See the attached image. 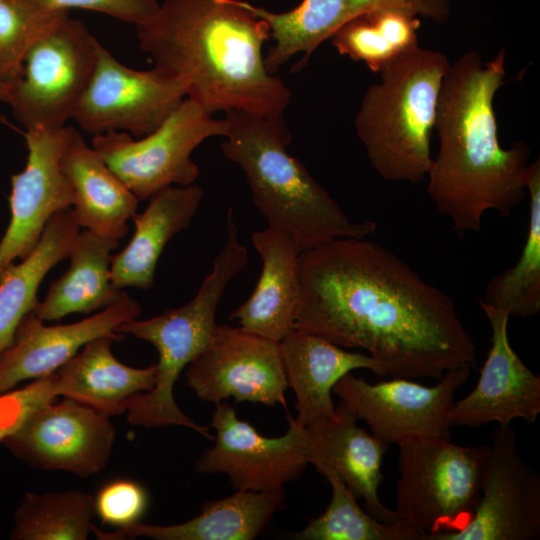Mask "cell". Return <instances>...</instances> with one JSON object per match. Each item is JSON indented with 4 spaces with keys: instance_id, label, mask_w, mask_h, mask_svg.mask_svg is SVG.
Here are the masks:
<instances>
[{
    "instance_id": "25",
    "label": "cell",
    "mask_w": 540,
    "mask_h": 540,
    "mask_svg": "<svg viewBox=\"0 0 540 540\" xmlns=\"http://www.w3.org/2000/svg\"><path fill=\"white\" fill-rule=\"evenodd\" d=\"M284 490L240 491L203 504L200 514L174 525H151L141 521L116 531L104 532L94 524L101 540L145 536L155 540H252L284 508Z\"/></svg>"
},
{
    "instance_id": "35",
    "label": "cell",
    "mask_w": 540,
    "mask_h": 540,
    "mask_svg": "<svg viewBox=\"0 0 540 540\" xmlns=\"http://www.w3.org/2000/svg\"><path fill=\"white\" fill-rule=\"evenodd\" d=\"M57 397L52 373L20 389L0 394V443L13 435L32 412Z\"/></svg>"
},
{
    "instance_id": "13",
    "label": "cell",
    "mask_w": 540,
    "mask_h": 540,
    "mask_svg": "<svg viewBox=\"0 0 540 540\" xmlns=\"http://www.w3.org/2000/svg\"><path fill=\"white\" fill-rule=\"evenodd\" d=\"M279 437L261 435L226 401L216 403L209 427L214 445L197 459L198 473L226 474L240 491H272L297 479L308 464L306 427L289 417Z\"/></svg>"
},
{
    "instance_id": "23",
    "label": "cell",
    "mask_w": 540,
    "mask_h": 540,
    "mask_svg": "<svg viewBox=\"0 0 540 540\" xmlns=\"http://www.w3.org/2000/svg\"><path fill=\"white\" fill-rule=\"evenodd\" d=\"M60 167L73 191L70 210L76 224L107 238L125 236L139 199L72 126Z\"/></svg>"
},
{
    "instance_id": "7",
    "label": "cell",
    "mask_w": 540,
    "mask_h": 540,
    "mask_svg": "<svg viewBox=\"0 0 540 540\" xmlns=\"http://www.w3.org/2000/svg\"><path fill=\"white\" fill-rule=\"evenodd\" d=\"M399 446L396 508L425 540L462 530L481 496L489 446H461L449 439L422 437Z\"/></svg>"
},
{
    "instance_id": "17",
    "label": "cell",
    "mask_w": 540,
    "mask_h": 540,
    "mask_svg": "<svg viewBox=\"0 0 540 540\" xmlns=\"http://www.w3.org/2000/svg\"><path fill=\"white\" fill-rule=\"evenodd\" d=\"M479 305L491 326V347L474 389L454 402L451 425L476 428L496 422L508 426L520 418L533 424L540 414V377L512 348L508 338L510 317Z\"/></svg>"
},
{
    "instance_id": "22",
    "label": "cell",
    "mask_w": 540,
    "mask_h": 540,
    "mask_svg": "<svg viewBox=\"0 0 540 540\" xmlns=\"http://www.w3.org/2000/svg\"><path fill=\"white\" fill-rule=\"evenodd\" d=\"M288 387L296 397L298 423L307 426L335 415L332 392L347 373L368 369L385 377L381 365L369 354L345 350L324 337L295 328L280 341Z\"/></svg>"
},
{
    "instance_id": "33",
    "label": "cell",
    "mask_w": 540,
    "mask_h": 540,
    "mask_svg": "<svg viewBox=\"0 0 540 540\" xmlns=\"http://www.w3.org/2000/svg\"><path fill=\"white\" fill-rule=\"evenodd\" d=\"M66 13L69 11L49 9L36 0H0L1 81L13 85L29 48Z\"/></svg>"
},
{
    "instance_id": "14",
    "label": "cell",
    "mask_w": 540,
    "mask_h": 540,
    "mask_svg": "<svg viewBox=\"0 0 540 540\" xmlns=\"http://www.w3.org/2000/svg\"><path fill=\"white\" fill-rule=\"evenodd\" d=\"M539 536L540 475L518 453L515 429L498 425L471 521L460 531L428 540H533Z\"/></svg>"
},
{
    "instance_id": "5",
    "label": "cell",
    "mask_w": 540,
    "mask_h": 540,
    "mask_svg": "<svg viewBox=\"0 0 540 540\" xmlns=\"http://www.w3.org/2000/svg\"><path fill=\"white\" fill-rule=\"evenodd\" d=\"M449 64L442 52L417 45L387 62L378 72L380 82L365 92L356 133L383 179L420 183L427 176L431 132Z\"/></svg>"
},
{
    "instance_id": "11",
    "label": "cell",
    "mask_w": 540,
    "mask_h": 540,
    "mask_svg": "<svg viewBox=\"0 0 540 540\" xmlns=\"http://www.w3.org/2000/svg\"><path fill=\"white\" fill-rule=\"evenodd\" d=\"M186 96L184 80L154 67L130 68L101 46L72 120L93 135L123 131L143 137L156 130Z\"/></svg>"
},
{
    "instance_id": "18",
    "label": "cell",
    "mask_w": 540,
    "mask_h": 540,
    "mask_svg": "<svg viewBox=\"0 0 540 540\" xmlns=\"http://www.w3.org/2000/svg\"><path fill=\"white\" fill-rule=\"evenodd\" d=\"M140 304L126 295L81 321L46 326L32 311L18 325L12 345L0 355V394L27 379L47 376L74 357L87 343L121 335L115 329L141 314Z\"/></svg>"
},
{
    "instance_id": "27",
    "label": "cell",
    "mask_w": 540,
    "mask_h": 540,
    "mask_svg": "<svg viewBox=\"0 0 540 540\" xmlns=\"http://www.w3.org/2000/svg\"><path fill=\"white\" fill-rule=\"evenodd\" d=\"M118 240L83 230L69 253L66 272L51 283L46 297L33 312L43 321L59 320L73 313L102 310L127 292L117 288L111 278L113 251Z\"/></svg>"
},
{
    "instance_id": "16",
    "label": "cell",
    "mask_w": 540,
    "mask_h": 540,
    "mask_svg": "<svg viewBox=\"0 0 540 540\" xmlns=\"http://www.w3.org/2000/svg\"><path fill=\"white\" fill-rule=\"evenodd\" d=\"M70 128L22 131L27 159L24 169L11 176L10 220L0 240V274L33 251L56 213L72 207L73 191L60 167Z\"/></svg>"
},
{
    "instance_id": "21",
    "label": "cell",
    "mask_w": 540,
    "mask_h": 540,
    "mask_svg": "<svg viewBox=\"0 0 540 540\" xmlns=\"http://www.w3.org/2000/svg\"><path fill=\"white\" fill-rule=\"evenodd\" d=\"M251 241L262 260L261 273L252 294L229 318L249 332L280 342L296 328L301 251L288 233L275 227L254 231Z\"/></svg>"
},
{
    "instance_id": "26",
    "label": "cell",
    "mask_w": 540,
    "mask_h": 540,
    "mask_svg": "<svg viewBox=\"0 0 540 540\" xmlns=\"http://www.w3.org/2000/svg\"><path fill=\"white\" fill-rule=\"evenodd\" d=\"M124 335L98 337L53 372L57 396H63L115 416L127 411L131 399L150 391L156 378V365L127 366L112 353L113 342Z\"/></svg>"
},
{
    "instance_id": "34",
    "label": "cell",
    "mask_w": 540,
    "mask_h": 540,
    "mask_svg": "<svg viewBox=\"0 0 540 540\" xmlns=\"http://www.w3.org/2000/svg\"><path fill=\"white\" fill-rule=\"evenodd\" d=\"M95 513L104 524L124 528L140 521L147 505L144 487L136 481L117 479L106 483L94 498Z\"/></svg>"
},
{
    "instance_id": "19",
    "label": "cell",
    "mask_w": 540,
    "mask_h": 540,
    "mask_svg": "<svg viewBox=\"0 0 540 540\" xmlns=\"http://www.w3.org/2000/svg\"><path fill=\"white\" fill-rule=\"evenodd\" d=\"M357 418L340 402L334 416L306 427L307 459L319 472L334 470L353 495L362 498L365 510L378 520H400L395 510L380 500L382 462L389 445L357 425Z\"/></svg>"
},
{
    "instance_id": "12",
    "label": "cell",
    "mask_w": 540,
    "mask_h": 540,
    "mask_svg": "<svg viewBox=\"0 0 540 540\" xmlns=\"http://www.w3.org/2000/svg\"><path fill=\"white\" fill-rule=\"evenodd\" d=\"M187 385L199 399L286 406L288 388L280 342L240 326L217 324L206 347L185 370Z\"/></svg>"
},
{
    "instance_id": "1",
    "label": "cell",
    "mask_w": 540,
    "mask_h": 540,
    "mask_svg": "<svg viewBox=\"0 0 540 540\" xmlns=\"http://www.w3.org/2000/svg\"><path fill=\"white\" fill-rule=\"evenodd\" d=\"M366 238L300 254L296 328L366 350L392 378L438 380L471 369L475 342L451 296Z\"/></svg>"
},
{
    "instance_id": "28",
    "label": "cell",
    "mask_w": 540,
    "mask_h": 540,
    "mask_svg": "<svg viewBox=\"0 0 540 540\" xmlns=\"http://www.w3.org/2000/svg\"><path fill=\"white\" fill-rule=\"evenodd\" d=\"M79 230L70 209L56 213L33 251L0 274V355L12 345L21 320L34 310L47 273L68 258Z\"/></svg>"
},
{
    "instance_id": "24",
    "label": "cell",
    "mask_w": 540,
    "mask_h": 540,
    "mask_svg": "<svg viewBox=\"0 0 540 540\" xmlns=\"http://www.w3.org/2000/svg\"><path fill=\"white\" fill-rule=\"evenodd\" d=\"M203 197V189L191 184L169 186L149 198L144 211L131 219L135 225L131 240L112 257L111 278L117 288L148 290L153 286L166 244L191 224Z\"/></svg>"
},
{
    "instance_id": "37",
    "label": "cell",
    "mask_w": 540,
    "mask_h": 540,
    "mask_svg": "<svg viewBox=\"0 0 540 540\" xmlns=\"http://www.w3.org/2000/svg\"><path fill=\"white\" fill-rule=\"evenodd\" d=\"M12 86L0 80V102L7 103L10 100Z\"/></svg>"
},
{
    "instance_id": "9",
    "label": "cell",
    "mask_w": 540,
    "mask_h": 540,
    "mask_svg": "<svg viewBox=\"0 0 540 540\" xmlns=\"http://www.w3.org/2000/svg\"><path fill=\"white\" fill-rule=\"evenodd\" d=\"M227 131L225 119L213 118L186 97L156 130L141 139L109 131L94 135L92 147L139 200H147L166 187L194 184L200 170L191 158L193 151L210 137L226 136Z\"/></svg>"
},
{
    "instance_id": "29",
    "label": "cell",
    "mask_w": 540,
    "mask_h": 540,
    "mask_svg": "<svg viewBox=\"0 0 540 540\" xmlns=\"http://www.w3.org/2000/svg\"><path fill=\"white\" fill-rule=\"evenodd\" d=\"M421 26L414 11L393 6L362 12L330 38L339 54L363 62L372 72L418 45Z\"/></svg>"
},
{
    "instance_id": "31",
    "label": "cell",
    "mask_w": 540,
    "mask_h": 540,
    "mask_svg": "<svg viewBox=\"0 0 540 540\" xmlns=\"http://www.w3.org/2000/svg\"><path fill=\"white\" fill-rule=\"evenodd\" d=\"M332 489L325 511L293 534L298 540H425V534L403 519L385 522L376 519L357 503L338 474L324 468L319 471Z\"/></svg>"
},
{
    "instance_id": "8",
    "label": "cell",
    "mask_w": 540,
    "mask_h": 540,
    "mask_svg": "<svg viewBox=\"0 0 540 540\" xmlns=\"http://www.w3.org/2000/svg\"><path fill=\"white\" fill-rule=\"evenodd\" d=\"M101 44L69 13L53 22L27 51L8 104L29 129H58L72 119L94 73Z\"/></svg>"
},
{
    "instance_id": "36",
    "label": "cell",
    "mask_w": 540,
    "mask_h": 540,
    "mask_svg": "<svg viewBox=\"0 0 540 540\" xmlns=\"http://www.w3.org/2000/svg\"><path fill=\"white\" fill-rule=\"evenodd\" d=\"M53 10L81 8L109 15L115 19L133 23L135 26L151 20L157 13L158 0H36Z\"/></svg>"
},
{
    "instance_id": "32",
    "label": "cell",
    "mask_w": 540,
    "mask_h": 540,
    "mask_svg": "<svg viewBox=\"0 0 540 540\" xmlns=\"http://www.w3.org/2000/svg\"><path fill=\"white\" fill-rule=\"evenodd\" d=\"M94 497L81 490L27 493L14 513V540H85L92 531Z\"/></svg>"
},
{
    "instance_id": "20",
    "label": "cell",
    "mask_w": 540,
    "mask_h": 540,
    "mask_svg": "<svg viewBox=\"0 0 540 540\" xmlns=\"http://www.w3.org/2000/svg\"><path fill=\"white\" fill-rule=\"evenodd\" d=\"M245 6L268 24L274 44L265 55L264 64L273 75L299 53H304L299 64L302 67L315 49L342 25L372 8H406L435 21L443 13L440 0H302L295 8L278 13L248 1Z\"/></svg>"
},
{
    "instance_id": "4",
    "label": "cell",
    "mask_w": 540,
    "mask_h": 540,
    "mask_svg": "<svg viewBox=\"0 0 540 540\" xmlns=\"http://www.w3.org/2000/svg\"><path fill=\"white\" fill-rule=\"evenodd\" d=\"M223 155L243 170L252 200L268 226L288 233L302 252L344 237L365 238L374 221H353L288 152L291 134L281 117L228 109Z\"/></svg>"
},
{
    "instance_id": "30",
    "label": "cell",
    "mask_w": 540,
    "mask_h": 540,
    "mask_svg": "<svg viewBox=\"0 0 540 540\" xmlns=\"http://www.w3.org/2000/svg\"><path fill=\"white\" fill-rule=\"evenodd\" d=\"M529 222L521 255L514 266L493 276L478 303L509 317L530 318L540 312V160L530 164L527 180Z\"/></svg>"
},
{
    "instance_id": "2",
    "label": "cell",
    "mask_w": 540,
    "mask_h": 540,
    "mask_svg": "<svg viewBox=\"0 0 540 540\" xmlns=\"http://www.w3.org/2000/svg\"><path fill=\"white\" fill-rule=\"evenodd\" d=\"M505 59L504 49L489 62L468 51L442 80L434 125L439 147L427 193L459 235L479 232L487 211L509 216L528 194V145L519 140L506 149L498 138L493 101L504 84Z\"/></svg>"
},
{
    "instance_id": "3",
    "label": "cell",
    "mask_w": 540,
    "mask_h": 540,
    "mask_svg": "<svg viewBox=\"0 0 540 540\" xmlns=\"http://www.w3.org/2000/svg\"><path fill=\"white\" fill-rule=\"evenodd\" d=\"M136 27L154 68L185 81L187 98L213 114L241 109L281 117L292 94L268 72L262 48L268 24L245 0H164Z\"/></svg>"
},
{
    "instance_id": "6",
    "label": "cell",
    "mask_w": 540,
    "mask_h": 540,
    "mask_svg": "<svg viewBox=\"0 0 540 540\" xmlns=\"http://www.w3.org/2000/svg\"><path fill=\"white\" fill-rule=\"evenodd\" d=\"M230 259L217 257L196 295L185 305L145 320L119 325L115 332L150 342L158 352L153 388L134 396L127 407L131 425H178L213 439L210 427L194 422L177 405L173 392L181 372L206 347L217 326L216 313L228 283L237 275Z\"/></svg>"
},
{
    "instance_id": "15",
    "label": "cell",
    "mask_w": 540,
    "mask_h": 540,
    "mask_svg": "<svg viewBox=\"0 0 540 540\" xmlns=\"http://www.w3.org/2000/svg\"><path fill=\"white\" fill-rule=\"evenodd\" d=\"M115 439L110 416L63 397L32 412L4 444L30 466L89 477L105 468Z\"/></svg>"
},
{
    "instance_id": "10",
    "label": "cell",
    "mask_w": 540,
    "mask_h": 540,
    "mask_svg": "<svg viewBox=\"0 0 540 540\" xmlns=\"http://www.w3.org/2000/svg\"><path fill=\"white\" fill-rule=\"evenodd\" d=\"M469 375L470 368H458L446 372L435 385L424 386L407 378L369 383L350 372L335 384L333 393L388 445L422 437L450 440L454 396Z\"/></svg>"
}]
</instances>
